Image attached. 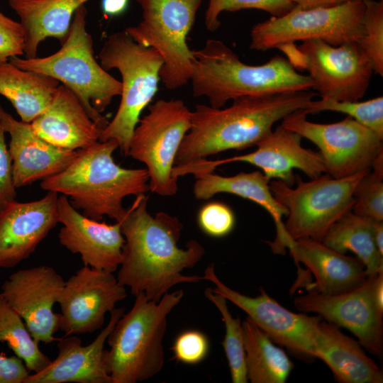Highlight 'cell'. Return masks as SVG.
<instances>
[{
	"label": "cell",
	"mask_w": 383,
	"mask_h": 383,
	"mask_svg": "<svg viewBox=\"0 0 383 383\" xmlns=\"http://www.w3.org/2000/svg\"><path fill=\"white\" fill-rule=\"evenodd\" d=\"M197 223L201 230L213 238L228 235L235 223L232 209L226 204L218 201L204 205L198 212Z\"/></svg>",
	"instance_id": "obj_37"
},
{
	"label": "cell",
	"mask_w": 383,
	"mask_h": 383,
	"mask_svg": "<svg viewBox=\"0 0 383 383\" xmlns=\"http://www.w3.org/2000/svg\"><path fill=\"white\" fill-rule=\"evenodd\" d=\"M294 261L304 265L315 277L307 284L327 295L341 294L360 286L367 279L364 264L357 257L348 256L311 238L292 241L287 246Z\"/></svg>",
	"instance_id": "obj_23"
},
{
	"label": "cell",
	"mask_w": 383,
	"mask_h": 383,
	"mask_svg": "<svg viewBox=\"0 0 383 383\" xmlns=\"http://www.w3.org/2000/svg\"><path fill=\"white\" fill-rule=\"evenodd\" d=\"M84 5L75 11L68 35L56 52L44 57H11L16 66L49 75L69 89L90 118L101 129L108 125L102 113L113 97L120 96L121 82L111 75L94 57V42L87 31Z\"/></svg>",
	"instance_id": "obj_6"
},
{
	"label": "cell",
	"mask_w": 383,
	"mask_h": 383,
	"mask_svg": "<svg viewBox=\"0 0 383 383\" xmlns=\"http://www.w3.org/2000/svg\"><path fill=\"white\" fill-rule=\"evenodd\" d=\"M99 57L105 70L116 69L122 79L119 106L113 119L101 131L99 140H116L121 153L128 156L140 114L158 90L164 61L156 50L138 44L125 30L108 36Z\"/></svg>",
	"instance_id": "obj_7"
},
{
	"label": "cell",
	"mask_w": 383,
	"mask_h": 383,
	"mask_svg": "<svg viewBox=\"0 0 383 383\" xmlns=\"http://www.w3.org/2000/svg\"><path fill=\"white\" fill-rule=\"evenodd\" d=\"M305 109L286 116L281 125L313 143L319 149L326 174L336 179L371 169L383 151V138L350 116L332 123L307 120Z\"/></svg>",
	"instance_id": "obj_14"
},
{
	"label": "cell",
	"mask_w": 383,
	"mask_h": 383,
	"mask_svg": "<svg viewBox=\"0 0 383 383\" xmlns=\"http://www.w3.org/2000/svg\"><path fill=\"white\" fill-rule=\"evenodd\" d=\"M295 5L292 0H208L205 26L209 31H216L221 26L219 16L223 11L257 9L279 17L289 12Z\"/></svg>",
	"instance_id": "obj_35"
},
{
	"label": "cell",
	"mask_w": 383,
	"mask_h": 383,
	"mask_svg": "<svg viewBox=\"0 0 383 383\" xmlns=\"http://www.w3.org/2000/svg\"><path fill=\"white\" fill-rule=\"evenodd\" d=\"M194 175L193 187L194 197L207 200L218 193H228L250 200L262 206L272 216L277 235L273 242H267L277 254L285 252L286 233L282 216H287V209L273 196L268 179L260 171L240 172L231 177L221 176L213 172H198Z\"/></svg>",
	"instance_id": "obj_25"
},
{
	"label": "cell",
	"mask_w": 383,
	"mask_h": 383,
	"mask_svg": "<svg viewBox=\"0 0 383 383\" xmlns=\"http://www.w3.org/2000/svg\"><path fill=\"white\" fill-rule=\"evenodd\" d=\"M128 3L129 0H102L101 8L105 16L114 17L122 14Z\"/></svg>",
	"instance_id": "obj_43"
},
{
	"label": "cell",
	"mask_w": 383,
	"mask_h": 383,
	"mask_svg": "<svg viewBox=\"0 0 383 383\" xmlns=\"http://www.w3.org/2000/svg\"><path fill=\"white\" fill-rule=\"evenodd\" d=\"M358 341L337 326L320 320L313 355L324 362L340 383H382L383 372Z\"/></svg>",
	"instance_id": "obj_26"
},
{
	"label": "cell",
	"mask_w": 383,
	"mask_h": 383,
	"mask_svg": "<svg viewBox=\"0 0 383 383\" xmlns=\"http://www.w3.org/2000/svg\"><path fill=\"white\" fill-rule=\"evenodd\" d=\"M206 298L212 302L220 311L225 326V335L222 345L228 360L233 383L248 382L245 365L242 322L239 317L233 318L227 306V299L213 292L211 288L204 291Z\"/></svg>",
	"instance_id": "obj_32"
},
{
	"label": "cell",
	"mask_w": 383,
	"mask_h": 383,
	"mask_svg": "<svg viewBox=\"0 0 383 383\" xmlns=\"http://www.w3.org/2000/svg\"><path fill=\"white\" fill-rule=\"evenodd\" d=\"M58 193L41 199L14 201L0 211V268H12L27 259L59 223Z\"/></svg>",
	"instance_id": "obj_20"
},
{
	"label": "cell",
	"mask_w": 383,
	"mask_h": 383,
	"mask_svg": "<svg viewBox=\"0 0 383 383\" xmlns=\"http://www.w3.org/2000/svg\"><path fill=\"white\" fill-rule=\"evenodd\" d=\"M373 238L379 251L383 255V221H373Z\"/></svg>",
	"instance_id": "obj_44"
},
{
	"label": "cell",
	"mask_w": 383,
	"mask_h": 383,
	"mask_svg": "<svg viewBox=\"0 0 383 383\" xmlns=\"http://www.w3.org/2000/svg\"><path fill=\"white\" fill-rule=\"evenodd\" d=\"M172 350L177 361L187 365H196L206 357L209 343L207 337L201 331L188 330L176 338Z\"/></svg>",
	"instance_id": "obj_38"
},
{
	"label": "cell",
	"mask_w": 383,
	"mask_h": 383,
	"mask_svg": "<svg viewBox=\"0 0 383 383\" xmlns=\"http://www.w3.org/2000/svg\"><path fill=\"white\" fill-rule=\"evenodd\" d=\"M296 70H306L321 98L356 101L365 94L374 73L357 43L333 46L320 39L278 48Z\"/></svg>",
	"instance_id": "obj_11"
},
{
	"label": "cell",
	"mask_w": 383,
	"mask_h": 383,
	"mask_svg": "<svg viewBox=\"0 0 383 383\" xmlns=\"http://www.w3.org/2000/svg\"><path fill=\"white\" fill-rule=\"evenodd\" d=\"M203 1L135 0L142 9V20L124 30L136 43L162 56L160 77L168 89L190 81L194 56L187 38Z\"/></svg>",
	"instance_id": "obj_9"
},
{
	"label": "cell",
	"mask_w": 383,
	"mask_h": 383,
	"mask_svg": "<svg viewBox=\"0 0 383 383\" xmlns=\"http://www.w3.org/2000/svg\"><path fill=\"white\" fill-rule=\"evenodd\" d=\"M20 18L26 58L37 57L39 44L55 38L65 40L77 9L89 0H6Z\"/></svg>",
	"instance_id": "obj_27"
},
{
	"label": "cell",
	"mask_w": 383,
	"mask_h": 383,
	"mask_svg": "<svg viewBox=\"0 0 383 383\" xmlns=\"http://www.w3.org/2000/svg\"><path fill=\"white\" fill-rule=\"evenodd\" d=\"M191 124V111L182 99H158L148 105L129 145L128 156L143 162L149 176L150 191L163 196L177 192L173 175L175 159Z\"/></svg>",
	"instance_id": "obj_10"
},
{
	"label": "cell",
	"mask_w": 383,
	"mask_h": 383,
	"mask_svg": "<svg viewBox=\"0 0 383 383\" xmlns=\"http://www.w3.org/2000/svg\"><path fill=\"white\" fill-rule=\"evenodd\" d=\"M0 342L6 343L33 373L44 370L51 360L44 354L20 315L0 294Z\"/></svg>",
	"instance_id": "obj_31"
},
{
	"label": "cell",
	"mask_w": 383,
	"mask_h": 383,
	"mask_svg": "<svg viewBox=\"0 0 383 383\" xmlns=\"http://www.w3.org/2000/svg\"><path fill=\"white\" fill-rule=\"evenodd\" d=\"M119 223L125 243L116 278L132 295L143 292L148 299L159 301L172 287L203 279L182 273L201 260L203 245L190 240L185 248L179 247L182 222L164 211L151 215L145 194L136 196Z\"/></svg>",
	"instance_id": "obj_1"
},
{
	"label": "cell",
	"mask_w": 383,
	"mask_h": 383,
	"mask_svg": "<svg viewBox=\"0 0 383 383\" xmlns=\"http://www.w3.org/2000/svg\"><path fill=\"white\" fill-rule=\"evenodd\" d=\"M65 280L50 266L40 265L16 271L4 281L0 293L20 315L33 338L48 344L57 339L60 313L53 311Z\"/></svg>",
	"instance_id": "obj_17"
},
{
	"label": "cell",
	"mask_w": 383,
	"mask_h": 383,
	"mask_svg": "<svg viewBox=\"0 0 383 383\" xmlns=\"http://www.w3.org/2000/svg\"><path fill=\"white\" fill-rule=\"evenodd\" d=\"M118 148L114 140L96 141L77 150L74 160L58 173L43 179L40 187L70 197L71 204L96 221L104 216L119 222L127 209L124 198L150 191L146 169H128L116 164L113 153Z\"/></svg>",
	"instance_id": "obj_3"
},
{
	"label": "cell",
	"mask_w": 383,
	"mask_h": 383,
	"mask_svg": "<svg viewBox=\"0 0 383 383\" xmlns=\"http://www.w3.org/2000/svg\"><path fill=\"white\" fill-rule=\"evenodd\" d=\"M125 311L114 308L106 327L89 345H83L76 335L58 339L56 358L43 370L30 374L24 383H112L103 363L107 338Z\"/></svg>",
	"instance_id": "obj_22"
},
{
	"label": "cell",
	"mask_w": 383,
	"mask_h": 383,
	"mask_svg": "<svg viewBox=\"0 0 383 383\" xmlns=\"http://www.w3.org/2000/svg\"><path fill=\"white\" fill-rule=\"evenodd\" d=\"M316 96L309 89L242 96L226 108L196 104L191 111L190 128L179 148L175 165L256 145L276 122L304 109Z\"/></svg>",
	"instance_id": "obj_2"
},
{
	"label": "cell",
	"mask_w": 383,
	"mask_h": 383,
	"mask_svg": "<svg viewBox=\"0 0 383 383\" xmlns=\"http://www.w3.org/2000/svg\"><path fill=\"white\" fill-rule=\"evenodd\" d=\"M182 290L165 294L159 301L144 293L135 296L107 338L103 363L112 383H136L157 374L164 365L163 338L167 317L181 301Z\"/></svg>",
	"instance_id": "obj_5"
},
{
	"label": "cell",
	"mask_w": 383,
	"mask_h": 383,
	"mask_svg": "<svg viewBox=\"0 0 383 383\" xmlns=\"http://www.w3.org/2000/svg\"><path fill=\"white\" fill-rule=\"evenodd\" d=\"M29 374L30 371L21 358L0 353V383H24Z\"/></svg>",
	"instance_id": "obj_41"
},
{
	"label": "cell",
	"mask_w": 383,
	"mask_h": 383,
	"mask_svg": "<svg viewBox=\"0 0 383 383\" xmlns=\"http://www.w3.org/2000/svg\"><path fill=\"white\" fill-rule=\"evenodd\" d=\"M60 82L43 73L0 62V94L15 108L21 121L31 123L50 105Z\"/></svg>",
	"instance_id": "obj_28"
},
{
	"label": "cell",
	"mask_w": 383,
	"mask_h": 383,
	"mask_svg": "<svg viewBox=\"0 0 383 383\" xmlns=\"http://www.w3.org/2000/svg\"><path fill=\"white\" fill-rule=\"evenodd\" d=\"M127 296L124 286L103 270L84 265L65 281L58 296L60 330L69 335L101 329L107 312Z\"/></svg>",
	"instance_id": "obj_16"
},
{
	"label": "cell",
	"mask_w": 383,
	"mask_h": 383,
	"mask_svg": "<svg viewBox=\"0 0 383 383\" xmlns=\"http://www.w3.org/2000/svg\"><path fill=\"white\" fill-rule=\"evenodd\" d=\"M362 35L357 44L372 63L374 73L383 76V0H364Z\"/></svg>",
	"instance_id": "obj_34"
},
{
	"label": "cell",
	"mask_w": 383,
	"mask_h": 383,
	"mask_svg": "<svg viewBox=\"0 0 383 383\" xmlns=\"http://www.w3.org/2000/svg\"><path fill=\"white\" fill-rule=\"evenodd\" d=\"M6 132L0 123V211L16 201L12 160L5 141Z\"/></svg>",
	"instance_id": "obj_40"
},
{
	"label": "cell",
	"mask_w": 383,
	"mask_h": 383,
	"mask_svg": "<svg viewBox=\"0 0 383 383\" xmlns=\"http://www.w3.org/2000/svg\"><path fill=\"white\" fill-rule=\"evenodd\" d=\"M363 1L330 8L304 9L297 5L282 16L255 24L250 48L265 51L296 41L320 39L333 46L358 43L362 35Z\"/></svg>",
	"instance_id": "obj_12"
},
{
	"label": "cell",
	"mask_w": 383,
	"mask_h": 383,
	"mask_svg": "<svg viewBox=\"0 0 383 383\" xmlns=\"http://www.w3.org/2000/svg\"><path fill=\"white\" fill-rule=\"evenodd\" d=\"M304 109L308 114L324 111L345 113L383 138L382 96L365 101H337L328 98L318 101L312 99Z\"/></svg>",
	"instance_id": "obj_33"
},
{
	"label": "cell",
	"mask_w": 383,
	"mask_h": 383,
	"mask_svg": "<svg viewBox=\"0 0 383 383\" xmlns=\"http://www.w3.org/2000/svg\"><path fill=\"white\" fill-rule=\"evenodd\" d=\"M241 325L248 380L284 383L294 367L287 354L248 317Z\"/></svg>",
	"instance_id": "obj_29"
},
{
	"label": "cell",
	"mask_w": 383,
	"mask_h": 383,
	"mask_svg": "<svg viewBox=\"0 0 383 383\" xmlns=\"http://www.w3.org/2000/svg\"><path fill=\"white\" fill-rule=\"evenodd\" d=\"M370 170L340 179L322 174L308 182L298 176L295 188L278 179L270 182L273 196L287 211L284 223L286 248L292 241L300 238L321 242L329 228L352 211L355 187Z\"/></svg>",
	"instance_id": "obj_8"
},
{
	"label": "cell",
	"mask_w": 383,
	"mask_h": 383,
	"mask_svg": "<svg viewBox=\"0 0 383 383\" xmlns=\"http://www.w3.org/2000/svg\"><path fill=\"white\" fill-rule=\"evenodd\" d=\"M353 1L364 0H292L296 5L304 9L330 8Z\"/></svg>",
	"instance_id": "obj_42"
},
{
	"label": "cell",
	"mask_w": 383,
	"mask_h": 383,
	"mask_svg": "<svg viewBox=\"0 0 383 383\" xmlns=\"http://www.w3.org/2000/svg\"><path fill=\"white\" fill-rule=\"evenodd\" d=\"M43 139L63 149L77 150L99 140L101 129L77 96L60 84L48 107L31 123Z\"/></svg>",
	"instance_id": "obj_24"
},
{
	"label": "cell",
	"mask_w": 383,
	"mask_h": 383,
	"mask_svg": "<svg viewBox=\"0 0 383 383\" xmlns=\"http://www.w3.org/2000/svg\"><path fill=\"white\" fill-rule=\"evenodd\" d=\"M373 221L349 211L329 228L321 240L340 253H355L364 264L367 277L383 271V255L373 238Z\"/></svg>",
	"instance_id": "obj_30"
},
{
	"label": "cell",
	"mask_w": 383,
	"mask_h": 383,
	"mask_svg": "<svg viewBox=\"0 0 383 383\" xmlns=\"http://www.w3.org/2000/svg\"><path fill=\"white\" fill-rule=\"evenodd\" d=\"M352 211L360 216L383 221V177L368 172L355 187Z\"/></svg>",
	"instance_id": "obj_36"
},
{
	"label": "cell",
	"mask_w": 383,
	"mask_h": 383,
	"mask_svg": "<svg viewBox=\"0 0 383 383\" xmlns=\"http://www.w3.org/2000/svg\"><path fill=\"white\" fill-rule=\"evenodd\" d=\"M0 123L11 137L9 151L16 188L58 173L77 155V150L63 149L47 142L33 131L30 123L15 119L1 104Z\"/></svg>",
	"instance_id": "obj_21"
},
{
	"label": "cell",
	"mask_w": 383,
	"mask_h": 383,
	"mask_svg": "<svg viewBox=\"0 0 383 383\" xmlns=\"http://www.w3.org/2000/svg\"><path fill=\"white\" fill-rule=\"evenodd\" d=\"M202 278L215 285L211 288L213 292L223 296L245 311L275 344L286 348L298 357L314 358V340L320 316L288 310L270 296L262 287L259 289L260 294L255 297L235 291L219 279L213 263L205 269Z\"/></svg>",
	"instance_id": "obj_15"
},
{
	"label": "cell",
	"mask_w": 383,
	"mask_h": 383,
	"mask_svg": "<svg viewBox=\"0 0 383 383\" xmlns=\"http://www.w3.org/2000/svg\"><path fill=\"white\" fill-rule=\"evenodd\" d=\"M60 243L73 254H79L84 265L115 272L122 260L125 243L121 223L108 224L80 213L65 195L58 196Z\"/></svg>",
	"instance_id": "obj_19"
},
{
	"label": "cell",
	"mask_w": 383,
	"mask_h": 383,
	"mask_svg": "<svg viewBox=\"0 0 383 383\" xmlns=\"http://www.w3.org/2000/svg\"><path fill=\"white\" fill-rule=\"evenodd\" d=\"M301 138L280 124L257 143L254 152L223 160L203 159L196 166L201 171L213 172L223 164L247 162L260 168L268 179H277L292 187L296 180L294 169L302 171L311 179L326 173L320 152L304 148Z\"/></svg>",
	"instance_id": "obj_18"
},
{
	"label": "cell",
	"mask_w": 383,
	"mask_h": 383,
	"mask_svg": "<svg viewBox=\"0 0 383 383\" xmlns=\"http://www.w3.org/2000/svg\"><path fill=\"white\" fill-rule=\"evenodd\" d=\"M294 304L302 313L313 312L326 321L345 328L378 358L383 356V271L369 276L358 287L327 295L313 289L295 297Z\"/></svg>",
	"instance_id": "obj_13"
},
{
	"label": "cell",
	"mask_w": 383,
	"mask_h": 383,
	"mask_svg": "<svg viewBox=\"0 0 383 383\" xmlns=\"http://www.w3.org/2000/svg\"><path fill=\"white\" fill-rule=\"evenodd\" d=\"M23 30L20 22L0 11V62L24 54Z\"/></svg>",
	"instance_id": "obj_39"
},
{
	"label": "cell",
	"mask_w": 383,
	"mask_h": 383,
	"mask_svg": "<svg viewBox=\"0 0 383 383\" xmlns=\"http://www.w3.org/2000/svg\"><path fill=\"white\" fill-rule=\"evenodd\" d=\"M193 96L206 97L214 108L242 96L309 90L313 86L309 75L299 73L279 55L263 65H250L217 39L207 40L203 48L193 50Z\"/></svg>",
	"instance_id": "obj_4"
}]
</instances>
